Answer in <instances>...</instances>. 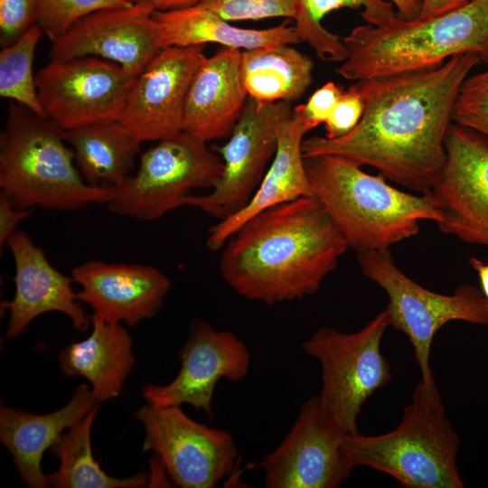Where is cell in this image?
Here are the masks:
<instances>
[{
	"mask_svg": "<svg viewBox=\"0 0 488 488\" xmlns=\"http://www.w3.org/2000/svg\"><path fill=\"white\" fill-rule=\"evenodd\" d=\"M481 62L464 53L435 67L356 81L364 103L358 125L339 138L304 139V158L340 155L416 193L430 192L446 162L459 89Z\"/></svg>",
	"mask_w": 488,
	"mask_h": 488,
	"instance_id": "cell-1",
	"label": "cell"
},
{
	"mask_svg": "<svg viewBox=\"0 0 488 488\" xmlns=\"http://www.w3.org/2000/svg\"><path fill=\"white\" fill-rule=\"evenodd\" d=\"M349 248L322 202L310 195L247 221L222 247L219 267L237 294L274 305L315 293Z\"/></svg>",
	"mask_w": 488,
	"mask_h": 488,
	"instance_id": "cell-2",
	"label": "cell"
},
{
	"mask_svg": "<svg viewBox=\"0 0 488 488\" xmlns=\"http://www.w3.org/2000/svg\"><path fill=\"white\" fill-rule=\"evenodd\" d=\"M305 168L313 195L358 253L389 250L417 235L419 221L437 223L442 220L430 192H403L345 157H306Z\"/></svg>",
	"mask_w": 488,
	"mask_h": 488,
	"instance_id": "cell-3",
	"label": "cell"
},
{
	"mask_svg": "<svg viewBox=\"0 0 488 488\" xmlns=\"http://www.w3.org/2000/svg\"><path fill=\"white\" fill-rule=\"evenodd\" d=\"M343 41L348 56L336 72L348 80L427 69L464 53L488 64V0H470L431 18L360 25Z\"/></svg>",
	"mask_w": 488,
	"mask_h": 488,
	"instance_id": "cell-4",
	"label": "cell"
},
{
	"mask_svg": "<svg viewBox=\"0 0 488 488\" xmlns=\"http://www.w3.org/2000/svg\"><path fill=\"white\" fill-rule=\"evenodd\" d=\"M64 130L11 101L0 135V192L19 209L71 211L107 203L110 189L88 184Z\"/></svg>",
	"mask_w": 488,
	"mask_h": 488,
	"instance_id": "cell-5",
	"label": "cell"
},
{
	"mask_svg": "<svg viewBox=\"0 0 488 488\" xmlns=\"http://www.w3.org/2000/svg\"><path fill=\"white\" fill-rule=\"evenodd\" d=\"M460 438L446 416L436 384L417 383L400 423L375 436H346L349 464L385 473L407 488H463L457 467Z\"/></svg>",
	"mask_w": 488,
	"mask_h": 488,
	"instance_id": "cell-6",
	"label": "cell"
},
{
	"mask_svg": "<svg viewBox=\"0 0 488 488\" xmlns=\"http://www.w3.org/2000/svg\"><path fill=\"white\" fill-rule=\"evenodd\" d=\"M223 161L203 142L180 131L156 141L140 156L137 171L110 189V211L140 221H155L185 205L195 189H213Z\"/></svg>",
	"mask_w": 488,
	"mask_h": 488,
	"instance_id": "cell-7",
	"label": "cell"
},
{
	"mask_svg": "<svg viewBox=\"0 0 488 488\" xmlns=\"http://www.w3.org/2000/svg\"><path fill=\"white\" fill-rule=\"evenodd\" d=\"M358 262L362 274L386 292L389 326L408 336L427 386L436 383L429 357L441 327L451 321L488 326V302L475 286L461 285L451 295L430 291L403 273L389 250L359 252Z\"/></svg>",
	"mask_w": 488,
	"mask_h": 488,
	"instance_id": "cell-8",
	"label": "cell"
},
{
	"mask_svg": "<svg viewBox=\"0 0 488 488\" xmlns=\"http://www.w3.org/2000/svg\"><path fill=\"white\" fill-rule=\"evenodd\" d=\"M389 326L385 308L357 332L323 327L302 343L304 352L321 365L318 395L323 405L349 433L358 431L357 418L366 400L391 380L390 366L380 350Z\"/></svg>",
	"mask_w": 488,
	"mask_h": 488,
	"instance_id": "cell-9",
	"label": "cell"
},
{
	"mask_svg": "<svg viewBox=\"0 0 488 488\" xmlns=\"http://www.w3.org/2000/svg\"><path fill=\"white\" fill-rule=\"evenodd\" d=\"M137 76L102 58L51 59L36 75L39 100L63 130L118 120Z\"/></svg>",
	"mask_w": 488,
	"mask_h": 488,
	"instance_id": "cell-10",
	"label": "cell"
},
{
	"mask_svg": "<svg viewBox=\"0 0 488 488\" xmlns=\"http://www.w3.org/2000/svg\"><path fill=\"white\" fill-rule=\"evenodd\" d=\"M144 451H154L173 482L183 488H213L229 475L239 450L232 436L189 418L181 406H142Z\"/></svg>",
	"mask_w": 488,
	"mask_h": 488,
	"instance_id": "cell-11",
	"label": "cell"
},
{
	"mask_svg": "<svg viewBox=\"0 0 488 488\" xmlns=\"http://www.w3.org/2000/svg\"><path fill=\"white\" fill-rule=\"evenodd\" d=\"M291 104L260 103L249 97L228 141L217 148L224 164L219 183L207 194L188 196L185 205L219 221L239 211L276 154L280 129L293 113Z\"/></svg>",
	"mask_w": 488,
	"mask_h": 488,
	"instance_id": "cell-12",
	"label": "cell"
},
{
	"mask_svg": "<svg viewBox=\"0 0 488 488\" xmlns=\"http://www.w3.org/2000/svg\"><path fill=\"white\" fill-rule=\"evenodd\" d=\"M350 434L319 395L305 401L282 442L259 464L267 488H337L353 467L343 451Z\"/></svg>",
	"mask_w": 488,
	"mask_h": 488,
	"instance_id": "cell-13",
	"label": "cell"
},
{
	"mask_svg": "<svg viewBox=\"0 0 488 488\" xmlns=\"http://www.w3.org/2000/svg\"><path fill=\"white\" fill-rule=\"evenodd\" d=\"M149 5L136 3L89 14L52 41L50 59L99 57L138 76L164 48L163 31Z\"/></svg>",
	"mask_w": 488,
	"mask_h": 488,
	"instance_id": "cell-14",
	"label": "cell"
},
{
	"mask_svg": "<svg viewBox=\"0 0 488 488\" xmlns=\"http://www.w3.org/2000/svg\"><path fill=\"white\" fill-rule=\"evenodd\" d=\"M181 369L167 385L149 384L142 390L156 406L188 404L211 418V400L217 382L242 380L250 365L244 343L230 331L216 330L202 319L192 322L189 336L179 352Z\"/></svg>",
	"mask_w": 488,
	"mask_h": 488,
	"instance_id": "cell-15",
	"label": "cell"
},
{
	"mask_svg": "<svg viewBox=\"0 0 488 488\" xmlns=\"http://www.w3.org/2000/svg\"><path fill=\"white\" fill-rule=\"evenodd\" d=\"M203 46L165 47L136 77L118 121L142 143L183 130L188 90L206 58Z\"/></svg>",
	"mask_w": 488,
	"mask_h": 488,
	"instance_id": "cell-16",
	"label": "cell"
},
{
	"mask_svg": "<svg viewBox=\"0 0 488 488\" xmlns=\"http://www.w3.org/2000/svg\"><path fill=\"white\" fill-rule=\"evenodd\" d=\"M80 285V302L103 320L135 326L154 317L171 287L169 277L156 267L89 260L71 270Z\"/></svg>",
	"mask_w": 488,
	"mask_h": 488,
	"instance_id": "cell-17",
	"label": "cell"
},
{
	"mask_svg": "<svg viewBox=\"0 0 488 488\" xmlns=\"http://www.w3.org/2000/svg\"><path fill=\"white\" fill-rule=\"evenodd\" d=\"M14 262V296L3 302L8 310L6 336L15 338L37 316L59 312L67 315L75 329L85 331L91 323L72 289V277L57 270L44 251L23 231L16 230L7 240Z\"/></svg>",
	"mask_w": 488,
	"mask_h": 488,
	"instance_id": "cell-18",
	"label": "cell"
},
{
	"mask_svg": "<svg viewBox=\"0 0 488 488\" xmlns=\"http://www.w3.org/2000/svg\"><path fill=\"white\" fill-rule=\"evenodd\" d=\"M445 149L442 173L430 192L442 213L438 228L488 223V137L453 122Z\"/></svg>",
	"mask_w": 488,
	"mask_h": 488,
	"instance_id": "cell-19",
	"label": "cell"
},
{
	"mask_svg": "<svg viewBox=\"0 0 488 488\" xmlns=\"http://www.w3.org/2000/svg\"><path fill=\"white\" fill-rule=\"evenodd\" d=\"M241 52L223 47L200 64L186 97L183 131L206 143L230 135L249 98Z\"/></svg>",
	"mask_w": 488,
	"mask_h": 488,
	"instance_id": "cell-20",
	"label": "cell"
},
{
	"mask_svg": "<svg viewBox=\"0 0 488 488\" xmlns=\"http://www.w3.org/2000/svg\"><path fill=\"white\" fill-rule=\"evenodd\" d=\"M98 404L92 389L81 384L64 407L49 414L37 415L1 406L0 440L29 487L50 485L48 475L41 467L43 453L61 438L64 429L80 422Z\"/></svg>",
	"mask_w": 488,
	"mask_h": 488,
	"instance_id": "cell-21",
	"label": "cell"
},
{
	"mask_svg": "<svg viewBox=\"0 0 488 488\" xmlns=\"http://www.w3.org/2000/svg\"><path fill=\"white\" fill-rule=\"evenodd\" d=\"M307 129L292 116L282 126L276 154L249 201L231 216L219 221L208 233L206 246L216 251L247 221L274 206L313 195L305 168L302 143Z\"/></svg>",
	"mask_w": 488,
	"mask_h": 488,
	"instance_id": "cell-22",
	"label": "cell"
},
{
	"mask_svg": "<svg viewBox=\"0 0 488 488\" xmlns=\"http://www.w3.org/2000/svg\"><path fill=\"white\" fill-rule=\"evenodd\" d=\"M90 318L91 333L62 349L59 363L67 377L86 379L97 400L102 402L120 394L135 357L131 336L120 324L107 322L94 314Z\"/></svg>",
	"mask_w": 488,
	"mask_h": 488,
	"instance_id": "cell-23",
	"label": "cell"
},
{
	"mask_svg": "<svg viewBox=\"0 0 488 488\" xmlns=\"http://www.w3.org/2000/svg\"><path fill=\"white\" fill-rule=\"evenodd\" d=\"M166 47L196 46L217 43L226 48H255L296 44L300 42L289 19L267 29H246L233 26L214 12L199 5L170 11H155Z\"/></svg>",
	"mask_w": 488,
	"mask_h": 488,
	"instance_id": "cell-24",
	"label": "cell"
},
{
	"mask_svg": "<svg viewBox=\"0 0 488 488\" xmlns=\"http://www.w3.org/2000/svg\"><path fill=\"white\" fill-rule=\"evenodd\" d=\"M63 136L84 181L107 189L130 175L142 144L118 120L64 130Z\"/></svg>",
	"mask_w": 488,
	"mask_h": 488,
	"instance_id": "cell-25",
	"label": "cell"
},
{
	"mask_svg": "<svg viewBox=\"0 0 488 488\" xmlns=\"http://www.w3.org/2000/svg\"><path fill=\"white\" fill-rule=\"evenodd\" d=\"M241 70L249 97L260 103H292L313 80L312 60L290 44L242 51Z\"/></svg>",
	"mask_w": 488,
	"mask_h": 488,
	"instance_id": "cell-26",
	"label": "cell"
},
{
	"mask_svg": "<svg viewBox=\"0 0 488 488\" xmlns=\"http://www.w3.org/2000/svg\"><path fill=\"white\" fill-rule=\"evenodd\" d=\"M98 406L51 447L60 459L58 470L48 475L49 483L57 488H136L148 483L147 475L139 473L127 478H117L105 473L94 459L90 433Z\"/></svg>",
	"mask_w": 488,
	"mask_h": 488,
	"instance_id": "cell-27",
	"label": "cell"
},
{
	"mask_svg": "<svg viewBox=\"0 0 488 488\" xmlns=\"http://www.w3.org/2000/svg\"><path fill=\"white\" fill-rule=\"evenodd\" d=\"M345 7H362V19L373 26L388 24L398 17L394 5L388 0H296L292 19L298 39L307 43L322 61L343 62L348 56L343 38L322 23L329 13Z\"/></svg>",
	"mask_w": 488,
	"mask_h": 488,
	"instance_id": "cell-28",
	"label": "cell"
},
{
	"mask_svg": "<svg viewBox=\"0 0 488 488\" xmlns=\"http://www.w3.org/2000/svg\"><path fill=\"white\" fill-rule=\"evenodd\" d=\"M44 34L38 23L31 26L0 52V96L47 117L39 100L33 64L36 46Z\"/></svg>",
	"mask_w": 488,
	"mask_h": 488,
	"instance_id": "cell-29",
	"label": "cell"
},
{
	"mask_svg": "<svg viewBox=\"0 0 488 488\" xmlns=\"http://www.w3.org/2000/svg\"><path fill=\"white\" fill-rule=\"evenodd\" d=\"M131 5L128 0H39L37 23L52 42L89 14Z\"/></svg>",
	"mask_w": 488,
	"mask_h": 488,
	"instance_id": "cell-30",
	"label": "cell"
},
{
	"mask_svg": "<svg viewBox=\"0 0 488 488\" xmlns=\"http://www.w3.org/2000/svg\"><path fill=\"white\" fill-rule=\"evenodd\" d=\"M453 122L488 137V69L469 75L462 83Z\"/></svg>",
	"mask_w": 488,
	"mask_h": 488,
	"instance_id": "cell-31",
	"label": "cell"
},
{
	"mask_svg": "<svg viewBox=\"0 0 488 488\" xmlns=\"http://www.w3.org/2000/svg\"><path fill=\"white\" fill-rule=\"evenodd\" d=\"M296 0H202L199 5L227 21L292 19Z\"/></svg>",
	"mask_w": 488,
	"mask_h": 488,
	"instance_id": "cell-32",
	"label": "cell"
},
{
	"mask_svg": "<svg viewBox=\"0 0 488 488\" xmlns=\"http://www.w3.org/2000/svg\"><path fill=\"white\" fill-rule=\"evenodd\" d=\"M39 0H0V44L14 42L37 23Z\"/></svg>",
	"mask_w": 488,
	"mask_h": 488,
	"instance_id": "cell-33",
	"label": "cell"
},
{
	"mask_svg": "<svg viewBox=\"0 0 488 488\" xmlns=\"http://www.w3.org/2000/svg\"><path fill=\"white\" fill-rule=\"evenodd\" d=\"M343 90V87L335 82L328 81L318 88L305 103L293 108V115L309 132L325 123Z\"/></svg>",
	"mask_w": 488,
	"mask_h": 488,
	"instance_id": "cell-34",
	"label": "cell"
},
{
	"mask_svg": "<svg viewBox=\"0 0 488 488\" xmlns=\"http://www.w3.org/2000/svg\"><path fill=\"white\" fill-rule=\"evenodd\" d=\"M364 111L362 98L353 84L343 90L330 117L324 123L325 137L339 138L351 132L360 122Z\"/></svg>",
	"mask_w": 488,
	"mask_h": 488,
	"instance_id": "cell-35",
	"label": "cell"
},
{
	"mask_svg": "<svg viewBox=\"0 0 488 488\" xmlns=\"http://www.w3.org/2000/svg\"><path fill=\"white\" fill-rule=\"evenodd\" d=\"M32 209H19L0 192V248L6 245L8 239L17 230L18 224L30 216Z\"/></svg>",
	"mask_w": 488,
	"mask_h": 488,
	"instance_id": "cell-36",
	"label": "cell"
},
{
	"mask_svg": "<svg viewBox=\"0 0 488 488\" xmlns=\"http://www.w3.org/2000/svg\"><path fill=\"white\" fill-rule=\"evenodd\" d=\"M440 230L447 234L455 235L463 241L483 245L488 248V223L452 224L441 228Z\"/></svg>",
	"mask_w": 488,
	"mask_h": 488,
	"instance_id": "cell-37",
	"label": "cell"
},
{
	"mask_svg": "<svg viewBox=\"0 0 488 488\" xmlns=\"http://www.w3.org/2000/svg\"><path fill=\"white\" fill-rule=\"evenodd\" d=\"M470 0H422V8L418 18H431L454 11Z\"/></svg>",
	"mask_w": 488,
	"mask_h": 488,
	"instance_id": "cell-38",
	"label": "cell"
},
{
	"mask_svg": "<svg viewBox=\"0 0 488 488\" xmlns=\"http://www.w3.org/2000/svg\"><path fill=\"white\" fill-rule=\"evenodd\" d=\"M397 9L398 18L405 21L415 20L419 17L422 0H388Z\"/></svg>",
	"mask_w": 488,
	"mask_h": 488,
	"instance_id": "cell-39",
	"label": "cell"
},
{
	"mask_svg": "<svg viewBox=\"0 0 488 488\" xmlns=\"http://www.w3.org/2000/svg\"><path fill=\"white\" fill-rule=\"evenodd\" d=\"M132 4L142 3L151 5L155 11H170L192 6L202 0H128Z\"/></svg>",
	"mask_w": 488,
	"mask_h": 488,
	"instance_id": "cell-40",
	"label": "cell"
},
{
	"mask_svg": "<svg viewBox=\"0 0 488 488\" xmlns=\"http://www.w3.org/2000/svg\"><path fill=\"white\" fill-rule=\"evenodd\" d=\"M469 263L471 267L477 272L482 287V293L488 302V263H484L476 258H470Z\"/></svg>",
	"mask_w": 488,
	"mask_h": 488,
	"instance_id": "cell-41",
	"label": "cell"
}]
</instances>
